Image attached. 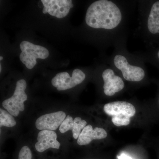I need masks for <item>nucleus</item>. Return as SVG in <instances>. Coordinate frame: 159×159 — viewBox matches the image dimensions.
I'll list each match as a JSON object with an SVG mask.
<instances>
[{
    "label": "nucleus",
    "mask_w": 159,
    "mask_h": 159,
    "mask_svg": "<svg viewBox=\"0 0 159 159\" xmlns=\"http://www.w3.org/2000/svg\"><path fill=\"white\" fill-rule=\"evenodd\" d=\"M57 139V134L54 131L41 130L38 134L35 149L40 152H43L50 148L59 149L61 144Z\"/></svg>",
    "instance_id": "9d476101"
},
{
    "label": "nucleus",
    "mask_w": 159,
    "mask_h": 159,
    "mask_svg": "<svg viewBox=\"0 0 159 159\" xmlns=\"http://www.w3.org/2000/svg\"><path fill=\"white\" fill-rule=\"evenodd\" d=\"M102 77L104 81V93L107 96H113L124 88L125 84L122 78L115 75L111 69L103 71Z\"/></svg>",
    "instance_id": "1a4fd4ad"
},
{
    "label": "nucleus",
    "mask_w": 159,
    "mask_h": 159,
    "mask_svg": "<svg viewBox=\"0 0 159 159\" xmlns=\"http://www.w3.org/2000/svg\"><path fill=\"white\" fill-rule=\"evenodd\" d=\"M26 88L25 80H20L16 83L15 90L12 97L2 102L3 107L13 116L17 117L20 112L25 110L24 102L28 99L25 92Z\"/></svg>",
    "instance_id": "20e7f679"
},
{
    "label": "nucleus",
    "mask_w": 159,
    "mask_h": 159,
    "mask_svg": "<svg viewBox=\"0 0 159 159\" xmlns=\"http://www.w3.org/2000/svg\"><path fill=\"white\" fill-rule=\"evenodd\" d=\"M16 122L14 117L9 112L0 109V126L12 127L16 125Z\"/></svg>",
    "instance_id": "4468645a"
},
{
    "label": "nucleus",
    "mask_w": 159,
    "mask_h": 159,
    "mask_svg": "<svg viewBox=\"0 0 159 159\" xmlns=\"http://www.w3.org/2000/svg\"><path fill=\"white\" fill-rule=\"evenodd\" d=\"M20 48L22 51L20 55V60L29 69H32L36 64L37 58L45 59L49 55V51L45 48L27 41H23L20 43Z\"/></svg>",
    "instance_id": "7ed1b4c3"
},
{
    "label": "nucleus",
    "mask_w": 159,
    "mask_h": 159,
    "mask_svg": "<svg viewBox=\"0 0 159 159\" xmlns=\"http://www.w3.org/2000/svg\"><path fill=\"white\" fill-rule=\"evenodd\" d=\"M66 114L62 111L45 114L38 118L35 126L39 130H56L66 118Z\"/></svg>",
    "instance_id": "0eeeda50"
},
{
    "label": "nucleus",
    "mask_w": 159,
    "mask_h": 159,
    "mask_svg": "<svg viewBox=\"0 0 159 159\" xmlns=\"http://www.w3.org/2000/svg\"></svg>",
    "instance_id": "aec40b11"
},
{
    "label": "nucleus",
    "mask_w": 159,
    "mask_h": 159,
    "mask_svg": "<svg viewBox=\"0 0 159 159\" xmlns=\"http://www.w3.org/2000/svg\"><path fill=\"white\" fill-rule=\"evenodd\" d=\"M117 158L118 159H133L130 157L125 153H122L120 155L118 156Z\"/></svg>",
    "instance_id": "dca6fc26"
},
{
    "label": "nucleus",
    "mask_w": 159,
    "mask_h": 159,
    "mask_svg": "<svg viewBox=\"0 0 159 159\" xmlns=\"http://www.w3.org/2000/svg\"><path fill=\"white\" fill-rule=\"evenodd\" d=\"M103 110L112 117V122L117 126H126L129 124L131 117L136 113V109L131 103L125 101H115L105 104Z\"/></svg>",
    "instance_id": "f03ea898"
},
{
    "label": "nucleus",
    "mask_w": 159,
    "mask_h": 159,
    "mask_svg": "<svg viewBox=\"0 0 159 159\" xmlns=\"http://www.w3.org/2000/svg\"><path fill=\"white\" fill-rule=\"evenodd\" d=\"M44 9V14L47 12L52 16L58 18L65 17L70 11V6L72 3L71 0H42Z\"/></svg>",
    "instance_id": "6e6552de"
},
{
    "label": "nucleus",
    "mask_w": 159,
    "mask_h": 159,
    "mask_svg": "<svg viewBox=\"0 0 159 159\" xmlns=\"http://www.w3.org/2000/svg\"><path fill=\"white\" fill-rule=\"evenodd\" d=\"M107 135L104 129L99 127L93 129L92 125H88L82 129L77 139V143L80 145H88L93 140L105 139Z\"/></svg>",
    "instance_id": "9b49d317"
},
{
    "label": "nucleus",
    "mask_w": 159,
    "mask_h": 159,
    "mask_svg": "<svg viewBox=\"0 0 159 159\" xmlns=\"http://www.w3.org/2000/svg\"><path fill=\"white\" fill-rule=\"evenodd\" d=\"M1 71H2V65L0 64V72H1Z\"/></svg>",
    "instance_id": "f3484780"
},
{
    "label": "nucleus",
    "mask_w": 159,
    "mask_h": 159,
    "mask_svg": "<svg viewBox=\"0 0 159 159\" xmlns=\"http://www.w3.org/2000/svg\"><path fill=\"white\" fill-rule=\"evenodd\" d=\"M114 62L117 68L122 71L124 79L128 81L138 82L145 77V73L143 69L140 67L130 65L126 58L122 55L116 56Z\"/></svg>",
    "instance_id": "423d86ee"
},
{
    "label": "nucleus",
    "mask_w": 159,
    "mask_h": 159,
    "mask_svg": "<svg viewBox=\"0 0 159 159\" xmlns=\"http://www.w3.org/2000/svg\"><path fill=\"white\" fill-rule=\"evenodd\" d=\"M122 20L118 6L111 1L99 0L91 4L85 16L87 25L94 29H112Z\"/></svg>",
    "instance_id": "f257e3e1"
},
{
    "label": "nucleus",
    "mask_w": 159,
    "mask_h": 159,
    "mask_svg": "<svg viewBox=\"0 0 159 159\" xmlns=\"http://www.w3.org/2000/svg\"><path fill=\"white\" fill-rule=\"evenodd\" d=\"M158 58L159 59V51H158Z\"/></svg>",
    "instance_id": "6ab92c4d"
},
{
    "label": "nucleus",
    "mask_w": 159,
    "mask_h": 159,
    "mask_svg": "<svg viewBox=\"0 0 159 159\" xmlns=\"http://www.w3.org/2000/svg\"><path fill=\"white\" fill-rule=\"evenodd\" d=\"M32 157L31 151L28 146H24L21 148L19 153L18 159H31Z\"/></svg>",
    "instance_id": "2eb2a0df"
},
{
    "label": "nucleus",
    "mask_w": 159,
    "mask_h": 159,
    "mask_svg": "<svg viewBox=\"0 0 159 159\" xmlns=\"http://www.w3.org/2000/svg\"><path fill=\"white\" fill-rule=\"evenodd\" d=\"M148 28L152 34L159 33V2L152 7L148 20Z\"/></svg>",
    "instance_id": "ddd939ff"
},
{
    "label": "nucleus",
    "mask_w": 159,
    "mask_h": 159,
    "mask_svg": "<svg viewBox=\"0 0 159 159\" xmlns=\"http://www.w3.org/2000/svg\"><path fill=\"white\" fill-rule=\"evenodd\" d=\"M3 57H2V56H1V57H0V60H1V61H2V60L3 59Z\"/></svg>",
    "instance_id": "a211bd4d"
},
{
    "label": "nucleus",
    "mask_w": 159,
    "mask_h": 159,
    "mask_svg": "<svg viewBox=\"0 0 159 159\" xmlns=\"http://www.w3.org/2000/svg\"><path fill=\"white\" fill-rule=\"evenodd\" d=\"M86 125V121L82 120L80 117H76L74 119L70 116H68L60 126L59 131L63 134L70 130L73 133L74 139H77L82 129Z\"/></svg>",
    "instance_id": "f8f14e48"
},
{
    "label": "nucleus",
    "mask_w": 159,
    "mask_h": 159,
    "mask_svg": "<svg viewBox=\"0 0 159 159\" xmlns=\"http://www.w3.org/2000/svg\"><path fill=\"white\" fill-rule=\"evenodd\" d=\"M85 78V74L81 70L76 69L70 77L67 72L58 73L51 80V84L58 91L66 90L80 84Z\"/></svg>",
    "instance_id": "39448f33"
}]
</instances>
